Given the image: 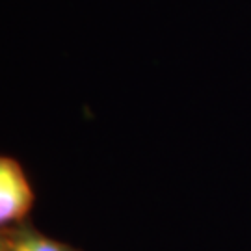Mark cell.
I'll list each match as a JSON object with an SVG mask.
<instances>
[{"mask_svg": "<svg viewBox=\"0 0 251 251\" xmlns=\"http://www.w3.org/2000/svg\"><path fill=\"white\" fill-rule=\"evenodd\" d=\"M6 251H78L63 242L37 233L32 227H21L8 242Z\"/></svg>", "mask_w": 251, "mask_h": 251, "instance_id": "2", "label": "cell"}, {"mask_svg": "<svg viewBox=\"0 0 251 251\" xmlns=\"http://www.w3.org/2000/svg\"><path fill=\"white\" fill-rule=\"evenodd\" d=\"M8 250V244H6V240L0 236V251H6Z\"/></svg>", "mask_w": 251, "mask_h": 251, "instance_id": "3", "label": "cell"}, {"mask_svg": "<svg viewBox=\"0 0 251 251\" xmlns=\"http://www.w3.org/2000/svg\"><path fill=\"white\" fill-rule=\"evenodd\" d=\"M34 190L15 158L0 154V227L17 224L34 205Z\"/></svg>", "mask_w": 251, "mask_h": 251, "instance_id": "1", "label": "cell"}]
</instances>
